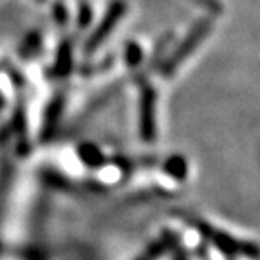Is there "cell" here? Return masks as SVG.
Returning <instances> with one entry per match:
<instances>
[{
    "instance_id": "cell-1",
    "label": "cell",
    "mask_w": 260,
    "mask_h": 260,
    "mask_svg": "<svg viewBox=\"0 0 260 260\" xmlns=\"http://www.w3.org/2000/svg\"><path fill=\"white\" fill-rule=\"evenodd\" d=\"M123 13H125V4H123V2H114V4L110 6V9L107 11L105 18H103V22H100L98 29L94 31L92 37H90V40H89V51L96 49L98 45L102 44V42L105 40L107 37H109L110 31H112V27L116 24H118L119 18L123 16Z\"/></svg>"
}]
</instances>
